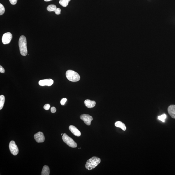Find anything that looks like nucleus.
<instances>
[{
    "mask_svg": "<svg viewBox=\"0 0 175 175\" xmlns=\"http://www.w3.org/2000/svg\"><path fill=\"white\" fill-rule=\"evenodd\" d=\"M19 46L20 53L22 56H26L27 54L28 51L27 47V40L25 36H21L19 39Z\"/></svg>",
    "mask_w": 175,
    "mask_h": 175,
    "instance_id": "obj_1",
    "label": "nucleus"
},
{
    "mask_svg": "<svg viewBox=\"0 0 175 175\" xmlns=\"http://www.w3.org/2000/svg\"><path fill=\"white\" fill-rule=\"evenodd\" d=\"M100 162V158L97 157H93L87 160L86 162L85 167L86 169L91 170L97 166Z\"/></svg>",
    "mask_w": 175,
    "mask_h": 175,
    "instance_id": "obj_2",
    "label": "nucleus"
},
{
    "mask_svg": "<svg viewBox=\"0 0 175 175\" xmlns=\"http://www.w3.org/2000/svg\"><path fill=\"white\" fill-rule=\"evenodd\" d=\"M66 76L70 81L75 82L79 81L80 79V76L77 72L72 70H68L66 72Z\"/></svg>",
    "mask_w": 175,
    "mask_h": 175,
    "instance_id": "obj_3",
    "label": "nucleus"
},
{
    "mask_svg": "<svg viewBox=\"0 0 175 175\" xmlns=\"http://www.w3.org/2000/svg\"><path fill=\"white\" fill-rule=\"evenodd\" d=\"M62 138L64 142L70 147L74 148L77 147V145L76 142L66 134H63Z\"/></svg>",
    "mask_w": 175,
    "mask_h": 175,
    "instance_id": "obj_4",
    "label": "nucleus"
},
{
    "mask_svg": "<svg viewBox=\"0 0 175 175\" xmlns=\"http://www.w3.org/2000/svg\"><path fill=\"white\" fill-rule=\"evenodd\" d=\"M9 149L11 153L13 155L16 156L18 154L19 149L17 145L14 141H11L9 144Z\"/></svg>",
    "mask_w": 175,
    "mask_h": 175,
    "instance_id": "obj_5",
    "label": "nucleus"
},
{
    "mask_svg": "<svg viewBox=\"0 0 175 175\" xmlns=\"http://www.w3.org/2000/svg\"><path fill=\"white\" fill-rule=\"evenodd\" d=\"M12 34L9 32H8L4 34L2 38L3 43L4 44H8L10 43L12 39Z\"/></svg>",
    "mask_w": 175,
    "mask_h": 175,
    "instance_id": "obj_6",
    "label": "nucleus"
},
{
    "mask_svg": "<svg viewBox=\"0 0 175 175\" xmlns=\"http://www.w3.org/2000/svg\"><path fill=\"white\" fill-rule=\"evenodd\" d=\"M80 119L84 121L86 125L90 126L93 118L91 116L87 114H83L80 116Z\"/></svg>",
    "mask_w": 175,
    "mask_h": 175,
    "instance_id": "obj_7",
    "label": "nucleus"
},
{
    "mask_svg": "<svg viewBox=\"0 0 175 175\" xmlns=\"http://www.w3.org/2000/svg\"><path fill=\"white\" fill-rule=\"evenodd\" d=\"M34 138L36 142L38 143L44 142L45 140V137L43 133L42 132H39L34 135Z\"/></svg>",
    "mask_w": 175,
    "mask_h": 175,
    "instance_id": "obj_8",
    "label": "nucleus"
},
{
    "mask_svg": "<svg viewBox=\"0 0 175 175\" xmlns=\"http://www.w3.org/2000/svg\"><path fill=\"white\" fill-rule=\"evenodd\" d=\"M54 81L51 79H47L41 80L39 82V84L40 86H50L53 84Z\"/></svg>",
    "mask_w": 175,
    "mask_h": 175,
    "instance_id": "obj_9",
    "label": "nucleus"
},
{
    "mask_svg": "<svg viewBox=\"0 0 175 175\" xmlns=\"http://www.w3.org/2000/svg\"><path fill=\"white\" fill-rule=\"evenodd\" d=\"M69 129L71 132L76 136L79 137L81 135L80 132L75 126L71 125L69 126Z\"/></svg>",
    "mask_w": 175,
    "mask_h": 175,
    "instance_id": "obj_10",
    "label": "nucleus"
},
{
    "mask_svg": "<svg viewBox=\"0 0 175 175\" xmlns=\"http://www.w3.org/2000/svg\"><path fill=\"white\" fill-rule=\"evenodd\" d=\"M84 103L85 106L89 108H93L96 105V102L95 101H91L89 99L86 100Z\"/></svg>",
    "mask_w": 175,
    "mask_h": 175,
    "instance_id": "obj_11",
    "label": "nucleus"
},
{
    "mask_svg": "<svg viewBox=\"0 0 175 175\" xmlns=\"http://www.w3.org/2000/svg\"><path fill=\"white\" fill-rule=\"evenodd\" d=\"M168 112L172 118L175 119V105H172L168 108Z\"/></svg>",
    "mask_w": 175,
    "mask_h": 175,
    "instance_id": "obj_12",
    "label": "nucleus"
},
{
    "mask_svg": "<svg viewBox=\"0 0 175 175\" xmlns=\"http://www.w3.org/2000/svg\"><path fill=\"white\" fill-rule=\"evenodd\" d=\"M115 126L117 127L120 128L124 131L126 130V127L124 124L120 121H117L115 123Z\"/></svg>",
    "mask_w": 175,
    "mask_h": 175,
    "instance_id": "obj_13",
    "label": "nucleus"
},
{
    "mask_svg": "<svg viewBox=\"0 0 175 175\" xmlns=\"http://www.w3.org/2000/svg\"><path fill=\"white\" fill-rule=\"evenodd\" d=\"M50 174V170L49 167L47 165H45L43 167L42 175H49Z\"/></svg>",
    "mask_w": 175,
    "mask_h": 175,
    "instance_id": "obj_14",
    "label": "nucleus"
},
{
    "mask_svg": "<svg viewBox=\"0 0 175 175\" xmlns=\"http://www.w3.org/2000/svg\"><path fill=\"white\" fill-rule=\"evenodd\" d=\"M5 102V97L3 95L0 96V110H1L3 107Z\"/></svg>",
    "mask_w": 175,
    "mask_h": 175,
    "instance_id": "obj_15",
    "label": "nucleus"
},
{
    "mask_svg": "<svg viewBox=\"0 0 175 175\" xmlns=\"http://www.w3.org/2000/svg\"><path fill=\"white\" fill-rule=\"evenodd\" d=\"M71 0H60L59 3L60 4L64 7H66L68 4Z\"/></svg>",
    "mask_w": 175,
    "mask_h": 175,
    "instance_id": "obj_16",
    "label": "nucleus"
},
{
    "mask_svg": "<svg viewBox=\"0 0 175 175\" xmlns=\"http://www.w3.org/2000/svg\"><path fill=\"white\" fill-rule=\"evenodd\" d=\"M56 9H57V8H56V5H49L47 7V10L49 12H55Z\"/></svg>",
    "mask_w": 175,
    "mask_h": 175,
    "instance_id": "obj_17",
    "label": "nucleus"
},
{
    "mask_svg": "<svg viewBox=\"0 0 175 175\" xmlns=\"http://www.w3.org/2000/svg\"><path fill=\"white\" fill-rule=\"evenodd\" d=\"M167 116L166 114H164L161 116L158 117V119L161 121L164 122H165V119L166 118Z\"/></svg>",
    "mask_w": 175,
    "mask_h": 175,
    "instance_id": "obj_18",
    "label": "nucleus"
},
{
    "mask_svg": "<svg viewBox=\"0 0 175 175\" xmlns=\"http://www.w3.org/2000/svg\"><path fill=\"white\" fill-rule=\"evenodd\" d=\"M5 12V8L2 4H0V15H2Z\"/></svg>",
    "mask_w": 175,
    "mask_h": 175,
    "instance_id": "obj_19",
    "label": "nucleus"
},
{
    "mask_svg": "<svg viewBox=\"0 0 175 175\" xmlns=\"http://www.w3.org/2000/svg\"><path fill=\"white\" fill-rule=\"evenodd\" d=\"M50 105L48 104H46L45 105H44V109H45L46 110H49V109L50 108Z\"/></svg>",
    "mask_w": 175,
    "mask_h": 175,
    "instance_id": "obj_20",
    "label": "nucleus"
},
{
    "mask_svg": "<svg viewBox=\"0 0 175 175\" xmlns=\"http://www.w3.org/2000/svg\"><path fill=\"white\" fill-rule=\"evenodd\" d=\"M67 99L66 98H63L60 101V103L62 105H64L65 104L66 102Z\"/></svg>",
    "mask_w": 175,
    "mask_h": 175,
    "instance_id": "obj_21",
    "label": "nucleus"
},
{
    "mask_svg": "<svg viewBox=\"0 0 175 175\" xmlns=\"http://www.w3.org/2000/svg\"><path fill=\"white\" fill-rule=\"evenodd\" d=\"M61 9L60 8H57L55 12L56 15H59L61 13Z\"/></svg>",
    "mask_w": 175,
    "mask_h": 175,
    "instance_id": "obj_22",
    "label": "nucleus"
},
{
    "mask_svg": "<svg viewBox=\"0 0 175 175\" xmlns=\"http://www.w3.org/2000/svg\"><path fill=\"white\" fill-rule=\"evenodd\" d=\"M9 1L12 5H15L17 3L18 0H9Z\"/></svg>",
    "mask_w": 175,
    "mask_h": 175,
    "instance_id": "obj_23",
    "label": "nucleus"
},
{
    "mask_svg": "<svg viewBox=\"0 0 175 175\" xmlns=\"http://www.w3.org/2000/svg\"><path fill=\"white\" fill-rule=\"evenodd\" d=\"M56 109L55 107H52L51 108V111L52 113H55L56 112Z\"/></svg>",
    "mask_w": 175,
    "mask_h": 175,
    "instance_id": "obj_24",
    "label": "nucleus"
},
{
    "mask_svg": "<svg viewBox=\"0 0 175 175\" xmlns=\"http://www.w3.org/2000/svg\"><path fill=\"white\" fill-rule=\"evenodd\" d=\"M5 72V69L1 66H0V72L1 73H4Z\"/></svg>",
    "mask_w": 175,
    "mask_h": 175,
    "instance_id": "obj_25",
    "label": "nucleus"
},
{
    "mask_svg": "<svg viewBox=\"0 0 175 175\" xmlns=\"http://www.w3.org/2000/svg\"><path fill=\"white\" fill-rule=\"evenodd\" d=\"M44 1H52V0H44Z\"/></svg>",
    "mask_w": 175,
    "mask_h": 175,
    "instance_id": "obj_26",
    "label": "nucleus"
},
{
    "mask_svg": "<svg viewBox=\"0 0 175 175\" xmlns=\"http://www.w3.org/2000/svg\"><path fill=\"white\" fill-rule=\"evenodd\" d=\"M63 135V134H61V135Z\"/></svg>",
    "mask_w": 175,
    "mask_h": 175,
    "instance_id": "obj_27",
    "label": "nucleus"
}]
</instances>
